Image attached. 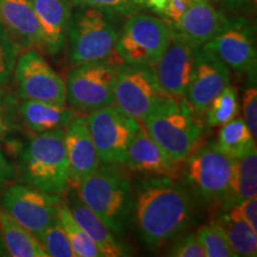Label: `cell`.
I'll use <instances>...</instances> for the list:
<instances>
[{"mask_svg": "<svg viewBox=\"0 0 257 257\" xmlns=\"http://www.w3.org/2000/svg\"><path fill=\"white\" fill-rule=\"evenodd\" d=\"M135 208L142 239L152 248H159L187 226L192 200L176 180L150 176L137 188Z\"/></svg>", "mask_w": 257, "mask_h": 257, "instance_id": "1", "label": "cell"}, {"mask_svg": "<svg viewBox=\"0 0 257 257\" xmlns=\"http://www.w3.org/2000/svg\"><path fill=\"white\" fill-rule=\"evenodd\" d=\"M19 173L25 184L60 195L70 186L64 146V130L37 134L19 157Z\"/></svg>", "mask_w": 257, "mask_h": 257, "instance_id": "2", "label": "cell"}, {"mask_svg": "<svg viewBox=\"0 0 257 257\" xmlns=\"http://www.w3.org/2000/svg\"><path fill=\"white\" fill-rule=\"evenodd\" d=\"M117 16L104 10L78 6L70 16L67 43L73 66L110 61L119 36Z\"/></svg>", "mask_w": 257, "mask_h": 257, "instance_id": "3", "label": "cell"}, {"mask_svg": "<svg viewBox=\"0 0 257 257\" xmlns=\"http://www.w3.org/2000/svg\"><path fill=\"white\" fill-rule=\"evenodd\" d=\"M141 123L149 136L178 162H185L200 142V121L185 98L169 99Z\"/></svg>", "mask_w": 257, "mask_h": 257, "instance_id": "4", "label": "cell"}, {"mask_svg": "<svg viewBox=\"0 0 257 257\" xmlns=\"http://www.w3.org/2000/svg\"><path fill=\"white\" fill-rule=\"evenodd\" d=\"M80 198L113 232L124 230L130 212V184L114 167L99 166L75 185Z\"/></svg>", "mask_w": 257, "mask_h": 257, "instance_id": "5", "label": "cell"}, {"mask_svg": "<svg viewBox=\"0 0 257 257\" xmlns=\"http://www.w3.org/2000/svg\"><path fill=\"white\" fill-rule=\"evenodd\" d=\"M119 67L111 61L74 66L67 73L66 100L74 110L91 113L114 104V82Z\"/></svg>", "mask_w": 257, "mask_h": 257, "instance_id": "6", "label": "cell"}, {"mask_svg": "<svg viewBox=\"0 0 257 257\" xmlns=\"http://www.w3.org/2000/svg\"><path fill=\"white\" fill-rule=\"evenodd\" d=\"M170 31L155 16L135 14L119 31L115 54L125 64L153 67L169 43Z\"/></svg>", "mask_w": 257, "mask_h": 257, "instance_id": "7", "label": "cell"}, {"mask_svg": "<svg viewBox=\"0 0 257 257\" xmlns=\"http://www.w3.org/2000/svg\"><path fill=\"white\" fill-rule=\"evenodd\" d=\"M169 99L172 96L161 87L152 67L124 64L118 68L114 105L134 119L142 121Z\"/></svg>", "mask_w": 257, "mask_h": 257, "instance_id": "8", "label": "cell"}, {"mask_svg": "<svg viewBox=\"0 0 257 257\" xmlns=\"http://www.w3.org/2000/svg\"><path fill=\"white\" fill-rule=\"evenodd\" d=\"M233 160L216 144L197 147L186 160L185 173L195 193L207 202L226 200L232 180Z\"/></svg>", "mask_w": 257, "mask_h": 257, "instance_id": "9", "label": "cell"}, {"mask_svg": "<svg viewBox=\"0 0 257 257\" xmlns=\"http://www.w3.org/2000/svg\"><path fill=\"white\" fill-rule=\"evenodd\" d=\"M86 120L100 161L108 165L124 163L127 148L141 123L114 104L91 112Z\"/></svg>", "mask_w": 257, "mask_h": 257, "instance_id": "10", "label": "cell"}, {"mask_svg": "<svg viewBox=\"0 0 257 257\" xmlns=\"http://www.w3.org/2000/svg\"><path fill=\"white\" fill-rule=\"evenodd\" d=\"M17 92L22 100L66 105V86L37 49H27L15 66Z\"/></svg>", "mask_w": 257, "mask_h": 257, "instance_id": "11", "label": "cell"}, {"mask_svg": "<svg viewBox=\"0 0 257 257\" xmlns=\"http://www.w3.org/2000/svg\"><path fill=\"white\" fill-rule=\"evenodd\" d=\"M61 199L32 186L15 185L3 194L0 205L32 234H40L57 218Z\"/></svg>", "mask_w": 257, "mask_h": 257, "instance_id": "12", "label": "cell"}, {"mask_svg": "<svg viewBox=\"0 0 257 257\" xmlns=\"http://www.w3.org/2000/svg\"><path fill=\"white\" fill-rule=\"evenodd\" d=\"M169 31L168 47L152 68L167 94L175 99H184L191 82L197 48L174 28H169Z\"/></svg>", "mask_w": 257, "mask_h": 257, "instance_id": "13", "label": "cell"}, {"mask_svg": "<svg viewBox=\"0 0 257 257\" xmlns=\"http://www.w3.org/2000/svg\"><path fill=\"white\" fill-rule=\"evenodd\" d=\"M234 70L256 67V43L253 25L248 18L229 19L216 37L202 46Z\"/></svg>", "mask_w": 257, "mask_h": 257, "instance_id": "14", "label": "cell"}, {"mask_svg": "<svg viewBox=\"0 0 257 257\" xmlns=\"http://www.w3.org/2000/svg\"><path fill=\"white\" fill-rule=\"evenodd\" d=\"M227 85H230L229 67L206 48H197L186 101L195 112H205Z\"/></svg>", "mask_w": 257, "mask_h": 257, "instance_id": "15", "label": "cell"}, {"mask_svg": "<svg viewBox=\"0 0 257 257\" xmlns=\"http://www.w3.org/2000/svg\"><path fill=\"white\" fill-rule=\"evenodd\" d=\"M125 163L135 172L174 180L179 179L184 170V162L173 160L149 136L142 124H140L127 148Z\"/></svg>", "mask_w": 257, "mask_h": 257, "instance_id": "16", "label": "cell"}, {"mask_svg": "<svg viewBox=\"0 0 257 257\" xmlns=\"http://www.w3.org/2000/svg\"><path fill=\"white\" fill-rule=\"evenodd\" d=\"M64 146L69 167L70 184L78 185L100 165L98 153L89 135L86 117H76L64 131Z\"/></svg>", "mask_w": 257, "mask_h": 257, "instance_id": "17", "label": "cell"}, {"mask_svg": "<svg viewBox=\"0 0 257 257\" xmlns=\"http://www.w3.org/2000/svg\"><path fill=\"white\" fill-rule=\"evenodd\" d=\"M42 31V49L50 56L62 53L67 46L72 12L68 0H29Z\"/></svg>", "mask_w": 257, "mask_h": 257, "instance_id": "18", "label": "cell"}, {"mask_svg": "<svg viewBox=\"0 0 257 257\" xmlns=\"http://www.w3.org/2000/svg\"><path fill=\"white\" fill-rule=\"evenodd\" d=\"M62 200L69 208L74 219L78 221L83 231L95 243L102 256L118 257L128 255L121 243L118 242L114 237L113 231L82 201L75 185L66 189V192L63 193Z\"/></svg>", "mask_w": 257, "mask_h": 257, "instance_id": "19", "label": "cell"}, {"mask_svg": "<svg viewBox=\"0 0 257 257\" xmlns=\"http://www.w3.org/2000/svg\"><path fill=\"white\" fill-rule=\"evenodd\" d=\"M227 23L229 19L211 4V0H195L173 28L193 47L200 48L216 37Z\"/></svg>", "mask_w": 257, "mask_h": 257, "instance_id": "20", "label": "cell"}, {"mask_svg": "<svg viewBox=\"0 0 257 257\" xmlns=\"http://www.w3.org/2000/svg\"><path fill=\"white\" fill-rule=\"evenodd\" d=\"M0 23L21 49H42V31L29 0H0Z\"/></svg>", "mask_w": 257, "mask_h": 257, "instance_id": "21", "label": "cell"}, {"mask_svg": "<svg viewBox=\"0 0 257 257\" xmlns=\"http://www.w3.org/2000/svg\"><path fill=\"white\" fill-rule=\"evenodd\" d=\"M19 114L25 126L34 134L63 130L75 118V112L66 105H54L35 100H22Z\"/></svg>", "mask_w": 257, "mask_h": 257, "instance_id": "22", "label": "cell"}, {"mask_svg": "<svg viewBox=\"0 0 257 257\" xmlns=\"http://www.w3.org/2000/svg\"><path fill=\"white\" fill-rule=\"evenodd\" d=\"M0 231L9 256L48 257L37 237L10 216L4 208H0Z\"/></svg>", "mask_w": 257, "mask_h": 257, "instance_id": "23", "label": "cell"}, {"mask_svg": "<svg viewBox=\"0 0 257 257\" xmlns=\"http://www.w3.org/2000/svg\"><path fill=\"white\" fill-rule=\"evenodd\" d=\"M257 194V154L256 148L233 159V172L230 193L224 201L229 208Z\"/></svg>", "mask_w": 257, "mask_h": 257, "instance_id": "24", "label": "cell"}, {"mask_svg": "<svg viewBox=\"0 0 257 257\" xmlns=\"http://www.w3.org/2000/svg\"><path fill=\"white\" fill-rule=\"evenodd\" d=\"M217 221L224 229L231 248L237 256L255 257L257 255V231L244 220L236 208L229 207V212L221 213Z\"/></svg>", "mask_w": 257, "mask_h": 257, "instance_id": "25", "label": "cell"}, {"mask_svg": "<svg viewBox=\"0 0 257 257\" xmlns=\"http://www.w3.org/2000/svg\"><path fill=\"white\" fill-rule=\"evenodd\" d=\"M214 144L221 153L233 160L256 148V140L251 136L243 118L234 117L221 125L218 142Z\"/></svg>", "mask_w": 257, "mask_h": 257, "instance_id": "26", "label": "cell"}, {"mask_svg": "<svg viewBox=\"0 0 257 257\" xmlns=\"http://www.w3.org/2000/svg\"><path fill=\"white\" fill-rule=\"evenodd\" d=\"M57 218L68 237L74 255L76 257H104L91 237L83 231L78 221L74 219L73 214L70 213L69 208L62 199L57 207Z\"/></svg>", "mask_w": 257, "mask_h": 257, "instance_id": "27", "label": "cell"}, {"mask_svg": "<svg viewBox=\"0 0 257 257\" xmlns=\"http://www.w3.org/2000/svg\"><path fill=\"white\" fill-rule=\"evenodd\" d=\"M206 121L212 127L221 126L233 119L238 112L236 89L227 85L206 108Z\"/></svg>", "mask_w": 257, "mask_h": 257, "instance_id": "28", "label": "cell"}, {"mask_svg": "<svg viewBox=\"0 0 257 257\" xmlns=\"http://www.w3.org/2000/svg\"><path fill=\"white\" fill-rule=\"evenodd\" d=\"M199 242L206 257H236L223 227L217 220H212L198 230Z\"/></svg>", "mask_w": 257, "mask_h": 257, "instance_id": "29", "label": "cell"}, {"mask_svg": "<svg viewBox=\"0 0 257 257\" xmlns=\"http://www.w3.org/2000/svg\"><path fill=\"white\" fill-rule=\"evenodd\" d=\"M48 256L51 257H75L70 243L64 232L59 218L51 223L37 238Z\"/></svg>", "mask_w": 257, "mask_h": 257, "instance_id": "30", "label": "cell"}, {"mask_svg": "<svg viewBox=\"0 0 257 257\" xmlns=\"http://www.w3.org/2000/svg\"><path fill=\"white\" fill-rule=\"evenodd\" d=\"M22 49L0 23V87L11 78Z\"/></svg>", "mask_w": 257, "mask_h": 257, "instance_id": "31", "label": "cell"}, {"mask_svg": "<svg viewBox=\"0 0 257 257\" xmlns=\"http://www.w3.org/2000/svg\"><path fill=\"white\" fill-rule=\"evenodd\" d=\"M76 6L104 10L115 16H130L140 11V0H70Z\"/></svg>", "mask_w": 257, "mask_h": 257, "instance_id": "32", "label": "cell"}, {"mask_svg": "<svg viewBox=\"0 0 257 257\" xmlns=\"http://www.w3.org/2000/svg\"><path fill=\"white\" fill-rule=\"evenodd\" d=\"M243 120L248 126L251 136L257 138V91L256 85L249 86L243 94Z\"/></svg>", "mask_w": 257, "mask_h": 257, "instance_id": "33", "label": "cell"}, {"mask_svg": "<svg viewBox=\"0 0 257 257\" xmlns=\"http://www.w3.org/2000/svg\"><path fill=\"white\" fill-rule=\"evenodd\" d=\"M169 255L176 257H205V251L198 237L189 234L175 244Z\"/></svg>", "mask_w": 257, "mask_h": 257, "instance_id": "34", "label": "cell"}, {"mask_svg": "<svg viewBox=\"0 0 257 257\" xmlns=\"http://www.w3.org/2000/svg\"><path fill=\"white\" fill-rule=\"evenodd\" d=\"M15 104L14 99L0 92V138L14 128Z\"/></svg>", "mask_w": 257, "mask_h": 257, "instance_id": "35", "label": "cell"}, {"mask_svg": "<svg viewBox=\"0 0 257 257\" xmlns=\"http://www.w3.org/2000/svg\"><path fill=\"white\" fill-rule=\"evenodd\" d=\"M236 211L244 218L253 230L257 231V200L256 197L246 199L239 204L234 205Z\"/></svg>", "mask_w": 257, "mask_h": 257, "instance_id": "36", "label": "cell"}, {"mask_svg": "<svg viewBox=\"0 0 257 257\" xmlns=\"http://www.w3.org/2000/svg\"><path fill=\"white\" fill-rule=\"evenodd\" d=\"M191 4L192 2H189V0H169L163 16L168 19V22L173 27H175Z\"/></svg>", "mask_w": 257, "mask_h": 257, "instance_id": "37", "label": "cell"}, {"mask_svg": "<svg viewBox=\"0 0 257 257\" xmlns=\"http://www.w3.org/2000/svg\"><path fill=\"white\" fill-rule=\"evenodd\" d=\"M15 175L14 166L10 163L8 157L5 156L4 152L0 148V194L5 189V186L11 181Z\"/></svg>", "mask_w": 257, "mask_h": 257, "instance_id": "38", "label": "cell"}, {"mask_svg": "<svg viewBox=\"0 0 257 257\" xmlns=\"http://www.w3.org/2000/svg\"><path fill=\"white\" fill-rule=\"evenodd\" d=\"M169 0H140L141 8L152 10L157 15L165 14L167 5H168Z\"/></svg>", "mask_w": 257, "mask_h": 257, "instance_id": "39", "label": "cell"}, {"mask_svg": "<svg viewBox=\"0 0 257 257\" xmlns=\"http://www.w3.org/2000/svg\"><path fill=\"white\" fill-rule=\"evenodd\" d=\"M225 8L232 12L245 11L251 8L255 0H223Z\"/></svg>", "mask_w": 257, "mask_h": 257, "instance_id": "40", "label": "cell"}, {"mask_svg": "<svg viewBox=\"0 0 257 257\" xmlns=\"http://www.w3.org/2000/svg\"><path fill=\"white\" fill-rule=\"evenodd\" d=\"M0 256H9L8 251H6L4 240H3V236H2V231H0Z\"/></svg>", "mask_w": 257, "mask_h": 257, "instance_id": "41", "label": "cell"}, {"mask_svg": "<svg viewBox=\"0 0 257 257\" xmlns=\"http://www.w3.org/2000/svg\"><path fill=\"white\" fill-rule=\"evenodd\" d=\"M213 2H214V0H213Z\"/></svg>", "mask_w": 257, "mask_h": 257, "instance_id": "42", "label": "cell"}]
</instances>
